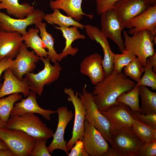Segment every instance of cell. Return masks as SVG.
Returning a JSON list of instances; mask_svg holds the SVG:
<instances>
[{"mask_svg": "<svg viewBox=\"0 0 156 156\" xmlns=\"http://www.w3.org/2000/svg\"><path fill=\"white\" fill-rule=\"evenodd\" d=\"M4 72V82L0 88V99L8 95L19 93L27 97L30 91L27 79L25 77L21 80H19L9 68Z\"/></svg>", "mask_w": 156, "mask_h": 156, "instance_id": "obj_21", "label": "cell"}, {"mask_svg": "<svg viewBox=\"0 0 156 156\" xmlns=\"http://www.w3.org/2000/svg\"><path fill=\"white\" fill-rule=\"evenodd\" d=\"M139 93L141 100L139 113L143 114H156V93L146 86L140 85Z\"/></svg>", "mask_w": 156, "mask_h": 156, "instance_id": "obj_26", "label": "cell"}, {"mask_svg": "<svg viewBox=\"0 0 156 156\" xmlns=\"http://www.w3.org/2000/svg\"><path fill=\"white\" fill-rule=\"evenodd\" d=\"M46 26L45 23L41 22L38 24L36 27L39 30L44 46L48 50V56L51 62L54 63L56 61L59 62V55L57 53L54 47L55 40L52 35L47 31Z\"/></svg>", "mask_w": 156, "mask_h": 156, "instance_id": "obj_28", "label": "cell"}, {"mask_svg": "<svg viewBox=\"0 0 156 156\" xmlns=\"http://www.w3.org/2000/svg\"><path fill=\"white\" fill-rule=\"evenodd\" d=\"M100 112L110 122L111 134L122 128H132L134 119L131 115V109L128 105L118 103Z\"/></svg>", "mask_w": 156, "mask_h": 156, "instance_id": "obj_11", "label": "cell"}, {"mask_svg": "<svg viewBox=\"0 0 156 156\" xmlns=\"http://www.w3.org/2000/svg\"><path fill=\"white\" fill-rule=\"evenodd\" d=\"M82 0H51L49 6L51 9L57 8L64 11L68 16L79 21L85 15L91 19L93 17L92 14H88L82 11L81 5Z\"/></svg>", "mask_w": 156, "mask_h": 156, "instance_id": "obj_22", "label": "cell"}, {"mask_svg": "<svg viewBox=\"0 0 156 156\" xmlns=\"http://www.w3.org/2000/svg\"><path fill=\"white\" fill-rule=\"evenodd\" d=\"M136 56L133 53L126 51L121 54H115L113 71L118 73L122 72L123 68L126 66Z\"/></svg>", "mask_w": 156, "mask_h": 156, "instance_id": "obj_34", "label": "cell"}, {"mask_svg": "<svg viewBox=\"0 0 156 156\" xmlns=\"http://www.w3.org/2000/svg\"><path fill=\"white\" fill-rule=\"evenodd\" d=\"M26 99H22L19 102L14 103L10 116H21L27 113H37L41 115L45 120L50 121L51 115L57 113L56 111L41 108L37 103L36 93L35 91H30Z\"/></svg>", "mask_w": 156, "mask_h": 156, "instance_id": "obj_18", "label": "cell"}, {"mask_svg": "<svg viewBox=\"0 0 156 156\" xmlns=\"http://www.w3.org/2000/svg\"><path fill=\"white\" fill-rule=\"evenodd\" d=\"M64 92L68 96L67 100L72 103L75 109V119L72 136L66 144V148L68 151L71 150L76 142L79 139H81L83 136L86 109L78 96V92L75 93L70 88H65Z\"/></svg>", "mask_w": 156, "mask_h": 156, "instance_id": "obj_8", "label": "cell"}, {"mask_svg": "<svg viewBox=\"0 0 156 156\" xmlns=\"http://www.w3.org/2000/svg\"><path fill=\"white\" fill-rule=\"evenodd\" d=\"M56 111L58 117L57 126L53 136V140L47 149L51 153H53L55 149H60L64 151L68 155L69 153L66 148L67 142L64 140V135L65 128L73 119L74 114L72 110H68L66 106L59 107Z\"/></svg>", "mask_w": 156, "mask_h": 156, "instance_id": "obj_15", "label": "cell"}, {"mask_svg": "<svg viewBox=\"0 0 156 156\" xmlns=\"http://www.w3.org/2000/svg\"><path fill=\"white\" fill-rule=\"evenodd\" d=\"M131 114L134 119L156 129V114H143L137 112L132 111H131Z\"/></svg>", "mask_w": 156, "mask_h": 156, "instance_id": "obj_36", "label": "cell"}, {"mask_svg": "<svg viewBox=\"0 0 156 156\" xmlns=\"http://www.w3.org/2000/svg\"><path fill=\"white\" fill-rule=\"evenodd\" d=\"M22 99V95L19 93L12 94L0 99V118L4 123L6 124L10 117L14 103Z\"/></svg>", "mask_w": 156, "mask_h": 156, "instance_id": "obj_30", "label": "cell"}, {"mask_svg": "<svg viewBox=\"0 0 156 156\" xmlns=\"http://www.w3.org/2000/svg\"><path fill=\"white\" fill-rule=\"evenodd\" d=\"M0 139L8 146L12 156H29L36 142L22 130L5 127H0Z\"/></svg>", "mask_w": 156, "mask_h": 156, "instance_id": "obj_4", "label": "cell"}, {"mask_svg": "<svg viewBox=\"0 0 156 156\" xmlns=\"http://www.w3.org/2000/svg\"><path fill=\"white\" fill-rule=\"evenodd\" d=\"M47 139L40 138L36 140L34 147L31 152V156H51L46 147Z\"/></svg>", "mask_w": 156, "mask_h": 156, "instance_id": "obj_35", "label": "cell"}, {"mask_svg": "<svg viewBox=\"0 0 156 156\" xmlns=\"http://www.w3.org/2000/svg\"><path fill=\"white\" fill-rule=\"evenodd\" d=\"M151 5V0H120L114 4L113 8L116 12L122 30L129 21Z\"/></svg>", "mask_w": 156, "mask_h": 156, "instance_id": "obj_10", "label": "cell"}, {"mask_svg": "<svg viewBox=\"0 0 156 156\" xmlns=\"http://www.w3.org/2000/svg\"><path fill=\"white\" fill-rule=\"evenodd\" d=\"M81 139L86 151L90 156H102L109 147L108 142L101 133L86 120Z\"/></svg>", "mask_w": 156, "mask_h": 156, "instance_id": "obj_13", "label": "cell"}, {"mask_svg": "<svg viewBox=\"0 0 156 156\" xmlns=\"http://www.w3.org/2000/svg\"><path fill=\"white\" fill-rule=\"evenodd\" d=\"M125 50L134 54L145 66L147 58L154 55L155 52L154 40L155 37L148 30H141L132 36L127 31H123Z\"/></svg>", "mask_w": 156, "mask_h": 156, "instance_id": "obj_3", "label": "cell"}, {"mask_svg": "<svg viewBox=\"0 0 156 156\" xmlns=\"http://www.w3.org/2000/svg\"><path fill=\"white\" fill-rule=\"evenodd\" d=\"M151 1L152 5L156 4V0H151Z\"/></svg>", "mask_w": 156, "mask_h": 156, "instance_id": "obj_46", "label": "cell"}, {"mask_svg": "<svg viewBox=\"0 0 156 156\" xmlns=\"http://www.w3.org/2000/svg\"><path fill=\"white\" fill-rule=\"evenodd\" d=\"M79 96L86 109V120L93 126L101 134L106 140L109 142L110 140L111 125L109 120L98 109L94 99L92 92L82 89L81 94Z\"/></svg>", "mask_w": 156, "mask_h": 156, "instance_id": "obj_7", "label": "cell"}, {"mask_svg": "<svg viewBox=\"0 0 156 156\" xmlns=\"http://www.w3.org/2000/svg\"><path fill=\"white\" fill-rule=\"evenodd\" d=\"M53 12L46 14L44 20L48 23L51 24H56L60 27H69L70 26H75L81 29H83L85 25L74 19L62 14L58 9H53Z\"/></svg>", "mask_w": 156, "mask_h": 156, "instance_id": "obj_27", "label": "cell"}, {"mask_svg": "<svg viewBox=\"0 0 156 156\" xmlns=\"http://www.w3.org/2000/svg\"><path fill=\"white\" fill-rule=\"evenodd\" d=\"M156 140L143 143L138 156H156Z\"/></svg>", "mask_w": 156, "mask_h": 156, "instance_id": "obj_37", "label": "cell"}, {"mask_svg": "<svg viewBox=\"0 0 156 156\" xmlns=\"http://www.w3.org/2000/svg\"><path fill=\"white\" fill-rule=\"evenodd\" d=\"M13 61L12 58L5 57L0 61V88L2 85L0 82L1 74L5 70L11 66Z\"/></svg>", "mask_w": 156, "mask_h": 156, "instance_id": "obj_40", "label": "cell"}, {"mask_svg": "<svg viewBox=\"0 0 156 156\" xmlns=\"http://www.w3.org/2000/svg\"><path fill=\"white\" fill-rule=\"evenodd\" d=\"M39 32L37 27L31 28L26 35H22V39L27 48L33 49L39 57L45 58L48 56L47 52L44 49L41 38L38 35Z\"/></svg>", "mask_w": 156, "mask_h": 156, "instance_id": "obj_25", "label": "cell"}, {"mask_svg": "<svg viewBox=\"0 0 156 156\" xmlns=\"http://www.w3.org/2000/svg\"><path fill=\"white\" fill-rule=\"evenodd\" d=\"M0 149L5 150H10L6 144L0 139Z\"/></svg>", "mask_w": 156, "mask_h": 156, "instance_id": "obj_44", "label": "cell"}, {"mask_svg": "<svg viewBox=\"0 0 156 156\" xmlns=\"http://www.w3.org/2000/svg\"><path fill=\"white\" fill-rule=\"evenodd\" d=\"M56 29L60 30L63 36L66 39L65 48L62 52L59 54V62L61 61L64 57L69 55L74 56L79 51L77 48H73L72 46L73 42L78 39H85L86 36L81 34L78 30V27L75 26H72L70 27H58L55 26Z\"/></svg>", "mask_w": 156, "mask_h": 156, "instance_id": "obj_23", "label": "cell"}, {"mask_svg": "<svg viewBox=\"0 0 156 156\" xmlns=\"http://www.w3.org/2000/svg\"><path fill=\"white\" fill-rule=\"evenodd\" d=\"M101 32L107 38H109L117 45L120 51L125 50L124 43L121 35V25L116 12L111 8L101 14Z\"/></svg>", "mask_w": 156, "mask_h": 156, "instance_id": "obj_12", "label": "cell"}, {"mask_svg": "<svg viewBox=\"0 0 156 156\" xmlns=\"http://www.w3.org/2000/svg\"><path fill=\"white\" fill-rule=\"evenodd\" d=\"M0 156H12L10 150H5L0 149Z\"/></svg>", "mask_w": 156, "mask_h": 156, "instance_id": "obj_43", "label": "cell"}, {"mask_svg": "<svg viewBox=\"0 0 156 156\" xmlns=\"http://www.w3.org/2000/svg\"></svg>", "mask_w": 156, "mask_h": 156, "instance_id": "obj_47", "label": "cell"}, {"mask_svg": "<svg viewBox=\"0 0 156 156\" xmlns=\"http://www.w3.org/2000/svg\"><path fill=\"white\" fill-rule=\"evenodd\" d=\"M5 123L3 122L0 118V127H5Z\"/></svg>", "mask_w": 156, "mask_h": 156, "instance_id": "obj_45", "label": "cell"}, {"mask_svg": "<svg viewBox=\"0 0 156 156\" xmlns=\"http://www.w3.org/2000/svg\"><path fill=\"white\" fill-rule=\"evenodd\" d=\"M5 9L8 14L19 19L24 18L31 14L35 9L27 3L20 4L18 0H0V10Z\"/></svg>", "mask_w": 156, "mask_h": 156, "instance_id": "obj_24", "label": "cell"}, {"mask_svg": "<svg viewBox=\"0 0 156 156\" xmlns=\"http://www.w3.org/2000/svg\"><path fill=\"white\" fill-rule=\"evenodd\" d=\"M39 60L40 57L34 51H28L25 43H23L18 54L9 68L17 78L21 80L24 75L35 69L36 63Z\"/></svg>", "mask_w": 156, "mask_h": 156, "instance_id": "obj_14", "label": "cell"}, {"mask_svg": "<svg viewBox=\"0 0 156 156\" xmlns=\"http://www.w3.org/2000/svg\"><path fill=\"white\" fill-rule=\"evenodd\" d=\"M132 129L143 143L156 140V129L151 126L134 119Z\"/></svg>", "mask_w": 156, "mask_h": 156, "instance_id": "obj_29", "label": "cell"}, {"mask_svg": "<svg viewBox=\"0 0 156 156\" xmlns=\"http://www.w3.org/2000/svg\"><path fill=\"white\" fill-rule=\"evenodd\" d=\"M145 73L143 77L136 84L135 86L144 85L151 88L153 90L156 89V75L153 70V66L147 58L145 66Z\"/></svg>", "mask_w": 156, "mask_h": 156, "instance_id": "obj_33", "label": "cell"}, {"mask_svg": "<svg viewBox=\"0 0 156 156\" xmlns=\"http://www.w3.org/2000/svg\"><path fill=\"white\" fill-rule=\"evenodd\" d=\"M109 142L119 156H138L143 144L132 128L126 127L112 133Z\"/></svg>", "mask_w": 156, "mask_h": 156, "instance_id": "obj_5", "label": "cell"}, {"mask_svg": "<svg viewBox=\"0 0 156 156\" xmlns=\"http://www.w3.org/2000/svg\"><path fill=\"white\" fill-rule=\"evenodd\" d=\"M124 70L125 75L129 76L137 83L140 79L145 69L139 58L136 56L125 66Z\"/></svg>", "mask_w": 156, "mask_h": 156, "instance_id": "obj_32", "label": "cell"}, {"mask_svg": "<svg viewBox=\"0 0 156 156\" xmlns=\"http://www.w3.org/2000/svg\"><path fill=\"white\" fill-rule=\"evenodd\" d=\"M149 60L153 66V71L156 72V53L153 55L149 56L147 58Z\"/></svg>", "mask_w": 156, "mask_h": 156, "instance_id": "obj_42", "label": "cell"}, {"mask_svg": "<svg viewBox=\"0 0 156 156\" xmlns=\"http://www.w3.org/2000/svg\"><path fill=\"white\" fill-rule=\"evenodd\" d=\"M46 14L42 11L35 9L33 12L23 19H15L0 11V30L7 32H18L22 35L27 33V27L30 25L42 22Z\"/></svg>", "mask_w": 156, "mask_h": 156, "instance_id": "obj_9", "label": "cell"}, {"mask_svg": "<svg viewBox=\"0 0 156 156\" xmlns=\"http://www.w3.org/2000/svg\"><path fill=\"white\" fill-rule=\"evenodd\" d=\"M135 84L124 73L113 71L95 85L92 92L99 110L100 112L118 103L116 101L117 98L122 93L132 90Z\"/></svg>", "mask_w": 156, "mask_h": 156, "instance_id": "obj_1", "label": "cell"}, {"mask_svg": "<svg viewBox=\"0 0 156 156\" xmlns=\"http://www.w3.org/2000/svg\"><path fill=\"white\" fill-rule=\"evenodd\" d=\"M102 156H119V155L112 147L109 146Z\"/></svg>", "mask_w": 156, "mask_h": 156, "instance_id": "obj_41", "label": "cell"}, {"mask_svg": "<svg viewBox=\"0 0 156 156\" xmlns=\"http://www.w3.org/2000/svg\"><path fill=\"white\" fill-rule=\"evenodd\" d=\"M139 86H135L130 91L124 92L120 94L116 99V101L129 106L131 111L139 112L140 107L139 104Z\"/></svg>", "mask_w": 156, "mask_h": 156, "instance_id": "obj_31", "label": "cell"}, {"mask_svg": "<svg viewBox=\"0 0 156 156\" xmlns=\"http://www.w3.org/2000/svg\"><path fill=\"white\" fill-rule=\"evenodd\" d=\"M5 128L21 130L34 138L48 139L53 137L54 133L34 113H27L21 116H10Z\"/></svg>", "mask_w": 156, "mask_h": 156, "instance_id": "obj_2", "label": "cell"}, {"mask_svg": "<svg viewBox=\"0 0 156 156\" xmlns=\"http://www.w3.org/2000/svg\"><path fill=\"white\" fill-rule=\"evenodd\" d=\"M86 34L91 40L99 43L102 48L104 57L102 65L105 77L111 74L113 71V63L115 54L112 51L107 38L97 27L90 25H85Z\"/></svg>", "mask_w": 156, "mask_h": 156, "instance_id": "obj_16", "label": "cell"}, {"mask_svg": "<svg viewBox=\"0 0 156 156\" xmlns=\"http://www.w3.org/2000/svg\"><path fill=\"white\" fill-rule=\"evenodd\" d=\"M40 60L44 64L43 69L37 74L29 73L25 76L28 80L30 90L41 96L45 86L50 85L59 78L62 68L58 61L54 63L53 65H51L48 56L45 58L40 57Z\"/></svg>", "mask_w": 156, "mask_h": 156, "instance_id": "obj_6", "label": "cell"}, {"mask_svg": "<svg viewBox=\"0 0 156 156\" xmlns=\"http://www.w3.org/2000/svg\"><path fill=\"white\" fill-rule=\"evenodd\" d=\"M103 60L100 55L95 53L86 57L80 64V72L88 76L94 85L105 77L102 65Z\"/></svg>", "mask_w": 156, "mask_h": 156, "instance_id": "obj_19", "label": "cell"}, {"mask_svg": "<svg viewBox=\"0 0 156 156\" xmlns=\"http://www.w3.org/2000/svg\"><path fill=\"white\" fill-rule=\"evenodd\" d=\"M68 156H90L85 150L83 142L79 139L75 143Z\"/></svg>", "mask_w": 156, "mask_h": 156, "instance_id": "obj_39", "label": "cell"}, {"mask_svg": "<svg viewBox=\"0 0 156 156\" xmlns=\"http://www.w3.org/2000/svg\"><path fill=\"white\" fill-rule=\"evenodd\" d=\"M96 4V10L98 15L114 8V4L120 0H95Z\"/></svg>", "mask_w": 156, "mask_h": 156, "instance_id": "obj_38", "label": "cell"}, {"mask_svg": "<svg viewBox=\"0 0 156 156\" xmlns=\"http://www.w3.org/2000/svg\"><path fill=\"white\" fill-rule=\"evenodd\" d=\"M125 28L129 29L128 33L131 35L141 30L147 29L156 36V4L129 21L125 24Z\"/></svg>", "mask_w": 156, "mask_h": 156, "instance_id": "obj_17", "label": "cell"}, {"mask_svg": "<svg viewBox=\"0 0 156 156\" xmlns=\"http://www.w3.org/2000/svg\"><path fill=\"white\" fill-rule=\"evenodd\" d=\"M22 35L16 32L0 30V61L5 57L16 58L23 43Z\"/></svg>", "mask_w": 156, "mask_h": 156, "instance_id": "obj_20", "label": "cell"}]
</instances>
